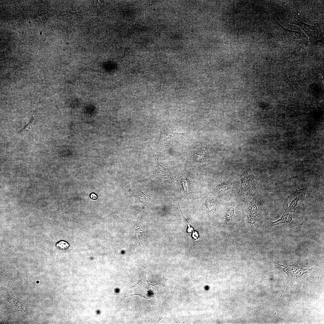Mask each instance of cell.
<instances>
[{
  "label": "cell",
  "instance_id": "obj_3",
  "mask_svg": "<svg viewBox=\"0 0 324 324\" xmlns=\"http://www.w3.org/2000/svg\"><path fill=\"white\" fill-rule=\"evenodd\" d=\"M306 192L304 189H296L285 200L284 207L285 212L294 213L296 208L303 205Z\"/></svg>",
  "mask_w": 324,
  "mask_h": 324
},
{
  "label": "cell",
  "instance_id": "obj_15",
  "mask_svg": "<svg viewBox=\"0 0 324 324\" xmlns=\"http://www.w3.org/2000/svg\"><path fill=\"white\" fill-rule=\"evenodd\" d=\"M96 196V195H94V194H92V195H91V197H92V198H93V199H95V197H94V196Z\"/></svg>",
  "mask_w": 324,
  "mask_h": 324
},
{
  "label": "cell",
  "instance_id": "obj_13",
  "mask_svg": "<svg viewBox=\"0 0 324 324\" xmlns=\"http://www.w3.org/2000/svg\"><path fill=\"white\" fill-rule=\"evenodd\" d=\"M56 247L60 249L64 250L67 249L69 247V244L67 242L64 240H61L58 242L56 244Z\"/></svg>",
  "mask_w": 324,
  "mask_h": 324
},
{
  "label": "cell",
  "instance_id": "obj_4",
  "mask_svg": "<svg viewBox=\"0 0 324 324\" xmlns=\"http://www.w3.org/2000/svg\"><path fill=\"white\" fill-rule=\"evenodd\" d=\"M154 285L149 282L146 279V273H143L140 281L132 287L135 289L134 293L129 296L138 295L146 299H150L155 295Z\"/></svg>",
  "mask_w": 324,
  "mask_h": 324
},
{
  "label": "cell",
  "instance_id": "obj_10",
  "mask_svg": "<svg viewBox=\"0 0 324 324\" xmlns=\"http://www.w3.org/2000/svg\"><path fill=\"white\" fill-rule=\"evenodd\" d=\"M257 204L255 200L252 202L249 209L248 218L251 222H253L258 214Z\"/></svg>",
  "mask_w": 324,
  "mask_h": 324
},
{
  "label": "cell",
  "instance_id": "obj_11",
  "mask_svg": "<svg viewBox=\"0 0 324 324\" xmlns=\"http://www.w3.org/2000/svg\"><path fill=\"white\" fill-rule=\"evenodd\" d=\"M236 218L235 209L233 206H231L228 209L226 214V222L230 223Z\"/></svg>",
  "mask_w": 324,
  "mask_h": 324
},
{
  "label": "cell",
  "instance_id": "obj_6",
  "mask_svg": "<svg viewBox=\"0 0 324 324\" xmlns=\"http://www.w3.org/2000/svg\"><path fill=\"white\" fill-rule=\"evenodd\" d=\"M159 142L166 146H171L178 142L181 139L182 134L173 132L165 127L161 131Z\"/></svg>",
  "mask_w": 324,
  "mask_h": 324
},
{
  "label": "cell",
  "instance_id": "obj_14",
  "mask_svg": "<svg viewBox=\"0 0 324 324\" xmlns=\"http://www.w3.org/2000/svg\"><path fill=\"white\" fill-rule=\"evenodd\" d=\"M206 206L210 210L213 211L215 208V204L213 201L208 200L206 202Z\"/></svg>",
  "mask_w": 324,
  "mask_h": 324
},
{
  "label": "cell",
  "instance_id": "obj_7",
  "mask_svg": "<svg viewBox=\"0 0 324 324\" xmlns=\"http://www.w3.org/2000/svg\"><path fill=\"white\" fill-rule=\"evenodd\" d=\"M271 21L274 25L280 34L285 38L290 39H298L301 37V33L297 31L289 30L282 26L274 17H272Z\"/></svg>",
  "mask_w": 324,
  "mask_h": 324
},
{
  "label": "cell",
  "instance_id": "obj_2",
  "mask_svg": "<svg viewBox=\"0 0 324 324\" xmlns=\"http://www.w3.org/2000/svg\"><path fill=\"white\" fill-rule=\"evenodd\" d=\"M243 175L238 192L245 198H248L255 190L258 178L253 175L250 168L247 169Z\"/></svg>",
  "mask_w": 324,
  "mask_h": 324
},
{
  "label": "cell",
  "instance_id": "obj_1",
  "mask_svg": "<svg viewBox=\"0 0 324 324\" xmlns=\"http://www.w3.org/2000/svg\"><path fill=\"white\" fill-rule=\"evenodd\" d=\"M290 23L299 26L308 36L311 44H316L322 40L323 34L318 25L310 26L305 24L296 18L290 10L288 12Z\"/></svg>",
  "mask_w": 324,
  "mask_h": 324
},
{
  "label": "cell",
  "instance_id": "obj_8",
  "mask_svg": "<svg viewBox=\"0 0 324 324\" xmlns=\"http://www.w3.org/2000/svg\"><path fill=\"white\" fill-rule=\"evenodd\" d=\"M192 156L195 161L202 162L206 161L210 155L208 150L203 148L194 151L192 154Z\"/></svg>",
  "mask_w": 324,
  "mask_h": 324
},
{
  "label": "cell",
  "instance_id": "obj_9",
  "mask_svg": "<svg viewBox=\"0 0 324 324\" xmlns=\"http://www.w3.org/2000/svg\"><path fill=\"white\" fill-rule=\"evenodd\" d=\"M155 157L157 159L156 161V169L158 174L160 175L161 178L165 179H171L172 180V179H174L173 176L170 172L168 169L164 167L160 164L158 158L155 155Z\"/></svg>",
  "mask_w": 324,
  "mask_h": 324
},
{
  "label": "cell",
  "instance_id": "obj_5",
  "mask_svg": "<svg viewBox=\"0 0 324 324\" xmlns=\"http://www.w3.org/2000/svg\"><path fill=\"white\" fill-rule=\"evenodd\" d=\"M303 220V218H299L292 214L285 212L280 219L276 221L271 222L269 226L282 225L286 227H292L302 225Z\"/></svg>",
  "mask_w": 324,
  "mask_h": 324
},
{
  "label": "cell",
  "instance_id": "obj_12",
  "mask_svg": "<svg viewBox=\"0 0 324 324\" xmlns=\"http://www.w3.org/2000/svg\"><path fill=\"white\" fill-rule=\"evenodd\" d=\"M230 185L229 184L224 182L216 187L215 190L218 192L223 193L226 192L230 189Z\"/></svg>",
  "mask_w": 324,
  "mask_h": 324
}]
</instances>
